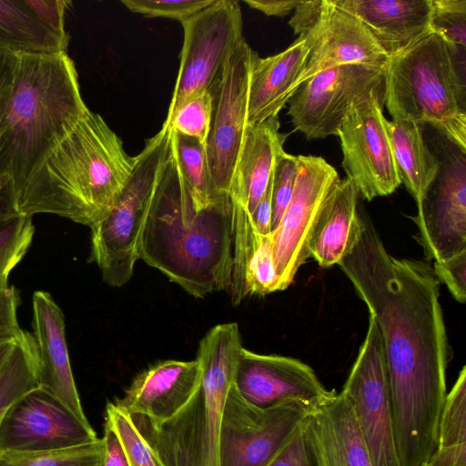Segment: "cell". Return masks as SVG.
Listing matches in <instances>:
<instances>
[{"label":"cell","instance_id":"46","mask_svg":"<svg viewBox=\"0 0 466 466\" xmlns=\"http://www.w3.org/2000/svg\"><path fill=\"white\" fill-rule=\"evenodd\" d=\"M300 0H244L250 7L268 16L283 17L295 9Z\"/></svg>","mask_w":466,"mask_h":466},{"label":"cell","instance_id":"13","mask_svg":"<svg viewBox=\"0 0 466 466\" xmlns=\"http://www.w3.org/2000/svg\"><path fill=\"white\" fill-rule=\"evenodd\" d=\"M375 92H384V69L339 66L303 82L289 101L288 114L309 140L337 136L350 106Z\"/></svg>","mask_w":466,"mask_h":466},{"label":"cell","instance_id":"24","mask_svg":"<svg viewBox=\"0 0 466 466\" xmlns=\"http://www.w3.org/2000/svg\"><path fill=\"white\" fill-rule=\"evenodd\" d=\"M308 426L318 466H372L351 406L341 392L311 412Z\"/></svg>","mask_w":466,"mask_h":466},{"label":"cell","instance_id":"44","mask_svg":"<svg viewBox=\"0 0 466 466\" xmlns=\"http://www.w3.org/2000/svg\"><path fill=\"white\" fill-rule=\"evenodd\" d=\"M273 177V174H272ZM272 177L268 187L251 214V221L256 232L259 235L271 234L272 219Z\"/></svg>","mask_w":466,"mask_h":466},{"label":"cell","instance_id":"2","mask_svg":"<svg viewBox=\"0 0 466 466\" xmlns=\"http://www.w3.org/2000/svg\"><path fill=\"white\" fill-rule=\"evenodd\" d=\"M139 258L196 298L231 284L230 196H221L198 210L171 147L146 218Z\"/></svg>","mask_w":466,"mask_h":466},{"label":"cell","instance_id":"42","mask_svg":"<svg viewBox=\"0 0 466 466\" xmlns=\"http://www.w3.org/2000/svg\"><path fill=\"white\" fill-rule=\"evenodd\" d=\"M28 6L47 27L57 35L69 37L65 29L66 10L70 1L67 0H25Z\"/></svg>","mask_w":466,"mask_h":466},{"label":"cell","instance_id":"8","mask_svg":"<svg viewBox=\"0 0 466 466\" xmlns=\"http://www.w3.org/2000/svg\"><path fill=\"white\" fill-rule=\"evenodd\" d=\"M184 30L180 64L167 118L208 91L228 57L244 39L242 13L235 0H215L181 22Z\"/></svg>","mask_w":466,"mask_h":466},{"label":"cell","instance_id":"38","mask_svg":"<svg viewBox=\"0 0 466 466\" xmlns=\"http://www.w3.org/2000/svg\"><path fill=\"white\" fill-rule=\"evenodd\" d=\"M215 0H122L131 12L146 17H165L180 23L210 5Z\"/></svg>","mask_w":466,"mask_h":466},{"label":"cell","instance_id":"32","mask_svg":"<svg viewBox=\"0 0 466 466\" xmlns=\"http://www.w3.org/2000/svg\"><path fill=\"white\" fill-rule=\"evenodd\" d=\"M34 233L32 217L0 216V291L9 288V274L24 258Z\"/></svg>","mask_w":466,"mask_h":466},{"label":"cell","instance_id":"31","mask_svg":"<svg viewBox=\"0 0 466 466\" xmlns=\"http://www.w3.org/2000/svg\"><path fill=\"white\" fill-rule=\"evenodd\" d=\"M103 439L64 449L0 454V466H103Z\"/></svg>","mask_w":466,"mask_h":466},{"label":"cell","instance_id":"40","mask_svg":"<svg viewBox=\"0 0 466 466\" xmlns=\"http://www.w3.org/2000/svg\"><path fill=\"white\" fill-rule=\"evenodd\" d=\"M433 271L460 303L466 299V250L449 258L434 261Z\"/></svg>","mask_w":466,"mask_h":466},{"label":"cell","instance_id":"22","mask_svg":"<svg viewBox=\"0 0 466 466\" xmlns=\"http://www.w3.org/2000/svg\"><path fill=\"white\" fill-rule=\"evenodd\" d=\"M359 18L389 57L431 33L432 0H330Z\"/></svg>","mask_w":466,"mask_h":466},{"label":"cell","instance_id":"6","mask_svg":"<svg viewBox=\"0 0 466 466\" xmlns=\"http://www.w3.org/2000/svg\"><path fill=\"white\" fill-rule=\"evenodd\" d=\"M451 47L431 33L390 57L384 103L392 120L429 124L466 154L465 83Z\"/></svg>","mask_w":466,"mask_h":466},{"label":"cell","instance_id":"21","mask_svg":"<svg viewBox=\"0 0 466 466\" xmlns=\"http://www.w3.org/2000/svg\"><path fill=\"white\" fill-rule=\"evenodd\" d=\"M311 48L304 34L280 53L261 58L255 53L249 76L247 125L261 123L279 115L299 88Z\"/></svg>","mask_w":466,"mask_h":466},{"label":"cell","instance_id":"36","mask_svg":"<svg viewBox=\"0 0 466 466\" xmlns=\"http://www.w3.org/2000/svg\"><path fill=\"white\" fill-rule=\"evenodd\" d=\"M212 109L213 97L208 90L184 106L174 116L167 128L195 137L206 145L210 129Z\"/></svg>","mask_w":466,"mask_h":466},{"label":"cell","instance_id":"41","mask_svg":"<svg viewBox=\"0 0 466 466\" xmlns=\"http://www.w3.org/2000/svg\"><path fill=\"white\" fill-rule=\"evenodd\" d=\"M20 303L19 293L14 287L0 291V340L16 339L25 332L19 326L17 309Z\"/></svg>","mask_w":466,"mask_h":466},{"label":"cell","instance_id":"10","mask_svg":"<svg viewBox=\"0 0 466 466\" xmlns=\"http://www.w3.org/2000/svg\"><path fill=\"white\" fill-rule=\"evenodd\" d=\"M255 53L243 39L208 88L213 109L206 150L213 198L229 194L248 126L249 76Z\"/></svg>","mask_w":466,"mask_h":466},{"label":"cell","instance_id":"34","mask_svg":"<svg viewBox=\"0 0 466 466\" xmlns=\"http://www.w3.org/2000/svg\"><path fill=\"white\" fill-rule=\"evenodd\" d=\"M245 289L247 295H266L277 291L271 234L258 235L246 268Z\"/></svg>","mask_w":466,"mask_h":466},{"label":"cell","instance_id":"48","mask_svg":"<svg viewBox=\"0 0 466 466\" xmlns=\"http://www.w3.org/2000/svg\"><path fill=\"white\" fill-rule=\"evenodd\" d=\"M20 339L0 340V372L2 371L3 368L5 367L7 360L9 359L16 342Z\"/></svg>","mask_w":466,"mask_h":466},{"label":"cell","instance_id":"15","mask_svg":"<svg viewBox=\"0 0 466 466\" xmlns=\"http://www.w3.org/2000/svg\"><path fill=\"white\" fill-rule=\"evenodd\" d=\"M299 174L291 198L271 232L277 291L286 289L309 258V241L320 208L339 179L321 157L298 156Z\"/></svg>","mask_w":466,"mask_h":466},{"label":"cell","instance_id":"11","mask_svg":"<svg viewBox=\"0 0 466 466\" xmlns=\"http://www.w3.org/2000/svg\"><path fill=\"white\" fill-rule=\"evenodd\" d=\"M341 393L350 402L372 466H400L380 330L371 316L365 339Z\"/></svg>","mask_w":466,"mask_h":466},{"label":"cell","instance_id":"16","mask_svg":"<svg viewBox=\"0 0 466 466\" xmlns=\"http://www.w3.org/2000/svg\"><path fill=\"white\" fill-rule=\"evenodd\" d=\"M439 160V171L411 218L419 228L415 239L434 261L466 250L465 153L454 147Z\"/></svg>","mask_w":466,"mask_h":466},{"label":"cell","instance_id":"47","mask_svg":"<svg viewBox=\"0 0 466 466\" xmlns=\"http://www.w3.org/2000/svg\"><path fill=\"white\" fill-rule=\"evenodd\" d=\"M17 54L0 51V106L11 85Z\"/></svg>","mask_w":466,"mask_h":466},{"label":"cell","instance_id":"19","mask_svg":"<svg viewBox=\"0 0 466 466\" xmlns=\"http://www.w3.org/2000/svg\"><path fill=\"white\" fill-rule=\"evenodd\" d=\"M198 360H167L138 373L124 396L114 403L128 414H138L154 423L176 415L198 391L201 382Z\"/></svg>","mask_w":466,"mask_h":466},{"label":"cell","instance_id":"12","mask_svg":"<svg viewBox=\"0 0 466 466\" xmlns=\"http://www.w3.org/2000/svg\"><path fill=\"white\" fill-rule=\"evenodd\" d=\"M383 105L384 92L372 93L353 104L337 135L346 178L369 201L393 193L401 184Z\"/></svg>","mask_w":466,"mask_h":466},{"label":"cell","instance_id":"27","mask_svg":"<svg viewBox=\"0 0 466 466\" xmlns=\"http://www.w3.org/2000/svg\"><path fill=\"white\" fill-rule=\"evenodd\" d=\"M64 37L38 19L25 0H0V51L15 54L66 52Z\"/></svg>","mask_w":466,"mask_h":466},{"label":"cell","instance_id":"20","mask_svg":"<svg viewBox=\"0 0 466 466\" xmlns=\"http://www.w3.org/2000/svg\"><path fill=\"white\" fill-rule=\"evenodd\" d=\"M32 302L38 386L58 398L80 419L87 420L70 365L64 314L46 291L34 292Z\"/></svg>","mask_w":466,"mask_h":466},{"label":"cell","instance_id":"25","mask_svg":"<svg viewBox=\"0 0 466 466\" xmlns=\"http://www.w3.org/2000/svg\"><path fill=\"white\" fill-rule=\"evenodd\" d=\"M358 218V192L348 178H339L327 196L313 227L309 258L322 268L338 265L350 246Z\"/></svg>","mask_w":466,"mask_h":466},{"label":"cell","instance_id":"1","mask_svg":"<svg viewBox=\"0 0 466 466\" xmlns=\"http://www.w3.org/2000/svg\"><path fill=\"white\" fill-rule=\"evenodd\" d=\"M338 265L380 333L400 466H421L438 446L447 397L450 350L440 281L429 264L392 257L360 213Z\"/></svg>","mask_w":466,"mask_h":466},{"label":"cell","instance_id":"39","mask_svg":"<svg viewBox=\"0 0 466 466\" xmlns=\"http://www.w3.org/2000/svg\"><path fill=\"white\" fill-rule=\"evenodd\" d=\"M308 418L267 466H318Z\"/></svg>","mask_w":466,"mask_h":466},{"label":"cell","instance_id":"45","mask_svg":"<svg viewBox=\"0 0 466 466\" xmlns=\"http://www.w3.org/2000/svg\"><path fill=\"white\" fill-rule=\"evenodd\" d=\"M102 439L105 444L103 466H129L124 448L117 435L106 423L104 424V436Z\"/></svg>","mask_w":466,"mask_h":466},{"label":"cell","instance_id":"33","mask_svg":"<svg viewBox=\"0 0 466 466\" xmlns=\"http://www.w3.org/2000/svg\"><path fill=\"white\" fill-rule=\"evenodd\" d=\"M105 423L117 435L129 466H164L137 430L129 414L114 402L108 401L106 406Z\"/></svg>","mask_w":466,"mask_h":466},{"label":"cell","instance_id":"49","mask_svg":"<svg viewBox=\"0 0 466 466\" xmlns=\"http://www.w3.org/2000/svg\"><path fill=\"white\" fill-rule=\"evenodd\" d=\"M9 177L8 173L5 171V169L3 167V166L0 164V182L5 179V177Z\"/></svg>","mask_w":466,"mask_h":466},{"label":"cell","instance_id":"28","mask_svg":"<svg viewBox=\"0 0 466 466\" xmlns=\"http://www.w3.org/2000/svg\"><path fill=\"white\" fill-rule=\"evenodd\" d=\"M421 466H466V367L447 393L438 446Z\"/></svg>","mask_w":466,"mask_h":466},{"label":"cell","instance_id":"18","mask_svg":"<svg viewBox=\"0 0 466 466\" xmlns=\"http://www.w3.org/2000/svg\"><path fill=\"white\" fill-rule=\"evenodd\" d=\"M309 34L311 48L299 86L329 68L363 65L385 69L390 59L363 23L330 0H325L322 15Z\"/></svg>","mask_w":466,"mask_h":466},{"label":"cell","instance_id":"5","mask_svg":"<svg viewBox=\"0 0 466 466\" xmlns=\"http://www.w3.org/2000/svg\"><path fill=\"white\" fill-rule=\"evenodd\" d=\"M242 348L237 323L213 327L199 342L197 360L201 367V382L189 402L160 423L129 414L164 466H219L222 409L234 383Z\"/></svg>","mask_w":466,"mask_h":466},{"label":"cell","instance_id":"35","mask_svg":"<svg viewBox=\"0 0 466 466\" xmlns=\"http://www.w3.org/2000/svg\"><path fill=\"white\" fill-rule=\"evenodd\" d=\"M431 30L459 50L466 46V0H432Z\"/></svg>","mask_w":466,"mask_h":466},{"label":"cell","instance_id":"4","mask_svg":"<svg viewBox=\"0 0 466 466\" xmlns=\"http://www.w3.org/2000/svg\"><path fill=\"white\" fill-rule=\"evenodd\" d=\"M134 163L121 138L88 109L34 172L15 214H55L91 228L112 208Z\"/></svg>","mask_w":466,"mask_h":466},{"label":"cell","instance_id":"9","mask_svg":"<svg viewBox=\"0 0 466 466\" xmlns=\"http://www.w3.org/2000/svg\"><path fill=\"white\" fill-rule=\"evenodd\" d=\"M313 411L298 400L256 407L233 383L222 409L219 466H267Z\"/></svg>","mask_w":466,"mask_h":466},{"label":"cell","instance_id":"17","mask_svg":"<svg viewBox=\"0 0 466 466\" xmlns=\"http://www.w3.org/2000/svg\"><path fill=\"white\" fill-rule=\"evenodd\" d=\"M234 385L250 404L267 408L289 400H298L313 410L335 393L327 390L314 370L290 357L265 355L241 349Z\"/></svg>","mask_w":466,"mask_h":466},{"label":"cell","instance_id":"7","mask_svg":"<svg viewBox=\"0 0 466 466\" xmlns=\"http://www.w3.org/2000/svg\"><path fill=\"white\" fill-rule=\"evenodd\" d=\"M170 149V129L162 127L135 157L132 171L109 212L91 227V261L104 281L122 287L140 257L146 218Z\"/></svg>","mask_w":466,"mask_h":466},{"label":"cell","instance_id":"29","mask_svg":"<svg viewBox=\"0 0 466 466\" xmlns=\"http://www.w3.org/2000/svg\"><path fill=\"white\" fill-rule=\"evenodd\" d=\"M170 147L197 209L208 208L218 198L211 193L206 145L170 130Z\"/></svg>","mask_w":466,"mask_h":466},{"label":"cell","instance_id":"3","mask_svg":"<svg viewBox=\"0 0 466 466\" xmlns=\"http://www.w3.org/2000/svg\"><path fill=\"white\" fill-rule=\"evenodd\" d=\"M87 110L66 52L17 54L0 106V163L11 178L13 211L34 172Z\"/></svg>","mask_w":466,"mask_h":466},{"label":"cell","instance_id":"14","mask_svg":"<svg viewBox=\"0 0 466 466\" xmlns=\"http://www.w3.org/2000/svg\"><path fill=\"white\" fill-rule=\"evenodd\" d=\"M97 439L88 420L39 387L13 402L0 420V454L64 449Z\"/></svg>","mask_w":466,"mask_h":466},{"label":"cell","instance_id":"37","mask_svg":"<svg viewBox=\"0 0 466 466\" xmlns=\"http://www.w3.org/2000/svg\"><path fill=\"white\" fill-rule=\"evenodd\" d=\"M299 174L298 156L281 150L277 156L272 177L271 232L278 226L293 194Z\"/></svg>","mask_w":466,"mask_h":466},{"label":"cell","instance_id":"30","mask_svg":"<svg viewBox=\"0 0 466 466\" xmlns=\"http://www.w3.org/2000/svg\"><path fill=\"white\" fill-rule=\"evenodd\" d=\"M38 387L36 346L33 335L25 332L0 372V420L13 402Z\"/></svg>","mask_w":466,"mask_h":466},{"label":"cell","instance_id":"23","mask_svg":"<svg viewBox=\"0 0 466 466\" xmlns=\"http://www.w3.org/2000/svg\"><path fill=\"white\" fill-rule=\"evenodd\" d=\"M286 137L287 135L279 132L278 116L247 126L229 196L233 205L250 217L268 187L277 156L284 149Z\"/></svg>","mask_w":466,"mask_h":466},{"label":"cell","instance_id":"26","mask_svg":"<svg viewBox=\"0 0 466 466\" xmlns=\"http://www.w3.org/2000/svg\"><path fill=\"white\" fill-rule=\"evenodd\" d=\"M386 127L400 182L418 204L435 178L440 160L424 141L421 126L408 120H388Z\"/></svg>","mask_w":466,"mask_h":466},{"label":"cell","instance_id":"43","mask_svg":"<svg viewBox=\"0 0 466 466\" xmlns=\"http://www.w3.org/2000/svg\"><path fill=\"white\" fill-rule=\"evenodd\" d=\"M324 6L325 0H300L289 22L294 34L300 35L309 33L318 25Z\"/></svg>","mask_w":466,"mask_h":466}]
</instances>
